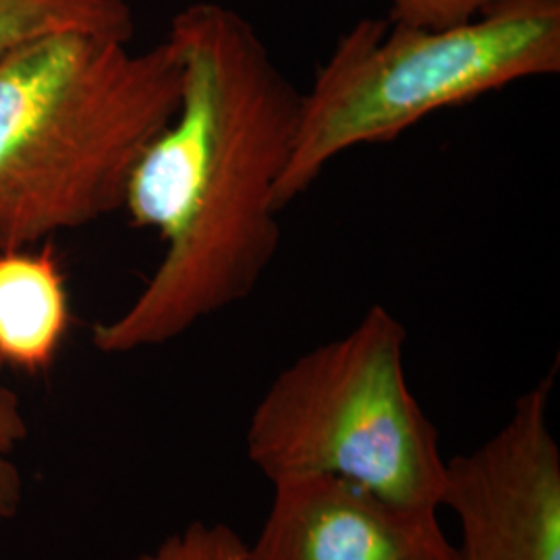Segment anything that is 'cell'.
Instances as JSON below:
<instances>
[{
	"label": "cell",
	"mask_w": 560,
	"mask_h": 560,
	"mask_svg": "<svg viewBox=\"0 0 560 560\" xmlns=\"http://www.w3.org/2000/svg\"><path fill=\"white\" fill-rule=\"evenodd\" d=\"M272 483V502L245 560H457L439 511L388 501L335 476Z\"/></svg>",
	"instance_id": "6"
},
{
	"label": "cell",
	"mask_w": 560,
	"mask_h": 560,
	"mask_svg": "<svg viewBox=\"0 0 560 560\" xmlns=\"http://www.w3.org/2000/svg\"><path fill=\"white\" fill-rule=\"evenodd\" d=\"M131 560H245V540L226 523L194 521Z\"/></svg>",
	"instance_id": "9"
},
{
	"label": "cell",
	"mask_w": 560,
	"mask_h": 560,
	"mask_svg": "<svg viewBox=\"0 0 560 560\" xmlns=\"http://www.w3.org/2000/svg\"><path fill=\"white\" fill-rule=\"evenodd\" d=\"M494 0H390L388 20L411 27L441 30L478 18Z\"/></svg>",
	"instance_id": "11"
},
{
	"label": "cell",
	"mask_w": 560,
	"mask_h": 560,
	"mask_svg": "<svg viewBox=\"0 0 560 560\" xmlns=\"http://www.w3.org/2000/svg\"><path fill=\"white\" fill-rule=\"evenodd\" d=\"M67 32L131 42L136 18L127 0H0V59Z\"/></svg>",
	"instance_id": "8"
},
{
	"label": "cell",
	"mask_w": 560,
	"mask_h": 560,
	"mask_svg": "<svg viewBox=\"0 0 560 560\" xmlns=\"http://www.w3.org/2000/svg\"><path fill=\"white\" fill-rule=\"evenodd\" d=\"M69 324V293L52 249H0V365L46 372Z\"/></svg>",
	"instance_id": "7"
},
{
	"label": "cell",
	"mask_w": 560,
	"mask_h": 560,
	"mask_svg": "<svg viewBox=\"0 0 560 560\" xmlns=\"http://www.w3.org/2000/svg\"><path fill=\"white\" fill-rule=\"evenodd\" d=\"M559 73L560 0H494L478 18L441 30L358 21L301 92L277 208L301 198L349 150L390 143L444 108Z\"/></svg>",
	"instance_id": "3"
},
{
	"label": "cell",
	"mask_w": 560,
	"mask_h": 560,
	"mask_svg": "<svg viewBox=\"0 0 560 560\" xmlns=\"http://www.w3.org/2000/svg\"><path fill=\"white\" fill-rule=\"evenodd\" d=\"M552 378L523 393L509 420L446 459L441 509L459 523L457 560H560V448Z\"/></svg>",
	"instance_id": "5"
},
{
	"label": "cell",
	"mask_w": 560,
	"mask_h": 560,
	"mask_svg": "<svg viewBox=\"0 0 560 560\" xmlns=\"http://www.w3.org/2000/svg\"><path fill=\"white\" fill-rule=\"evenodd\" d=\"M27 439V421L18 395L0 386V521L20 511L21 474L15 453Z\"/></svg>",
	"instance_id": "10"
},
{
	"label": "cell",
	"mask_w": 560,
	"mask_h": 560,
	"mask_svg": "<svg viewBox=\"0 0 560 560\" xmlns=\"http://www.w3.org/2000/svg\"><path fill=\"white\" fill-rule=\"evenodd\" d=\"M171 42L55 34L0 59V249H23L122 210L145 148L175 117Z\"/></svg>",
	"instance_id": "2"
},
{
	"label": "cell",
	"mask_w": 560,
	"mask_h": 560,
	"mask_svg": "<svg viewBox=\"0 0 560 560\" xmlns=\"http://www.w3.org/2000/svg\"><path fill=\"white\" fill-rule=\"evenodd\" d=\"M179 108L145 148L122 210L164 252L138 298L92 330L125 355L179 339L247 300L280 247L277 187L300 127L301 92L235 9L196 2L171 21Z\"/></svg>",
	"instance_id": "1"
},
{
	"label": "cell",
	"mask_w": 560,
	"mask_h": 560,
	"mask_svg": "<svg viewBox=\"0 0 560 560\" xmlns=\"http://www.w3.org/2000/svg\"><path fill=\"white\" fill-rule=\"evenodd\" d=\"M405 342L402 322L372 305L349 332L291 361L252 411L247 459L268 481L335 476L441 511L446 459L407 381Z\"/></svg>",
	"instance_id": "4"
}]
</instances>
